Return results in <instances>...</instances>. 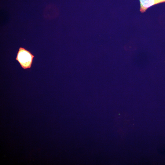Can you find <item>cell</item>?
Returning a JSON list of instances; mask_svg holds the SVG:
<instances>
[{"instance_id":"7a4b0ae2","label":"cell","mask_w":165,"mask_h":165,"mask_svg":"<svg viewBox=\"0 0 165 165\" xmlns=\"http://www.w3.org/2000/svg\"><path fill=\"white\" fill-rule=\"evenodd\" d=\"M140 4V10L144 13L150 7L155 5L165 2V0H139Z\"/></svg>"},{"instance_id":"6da1fadb","label":"cell","mask_w":165,"mask_h":165,"mask_svg":"<svg viewBox=\"0 0 165 165\" xmlns=\"http://www.w3.org/2000/svg\"><path fill=\"white\" fill-rule=\"evenodd\" d=\"M34 56L29 51L20 47L17 54L16 60L24 69L31 67Z\"/></svg>"}]
</instances>
